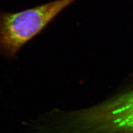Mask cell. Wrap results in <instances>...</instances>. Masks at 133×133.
Wrapping results in <instances>:
<instances>
[{
	"label": "cell",
	"instance_id": "obj_1",
	"mask_svg": "<svg viewBox=\"0 0 133 133\" xmlns=\"http://www.w3.org/2000/svg\"><path fill=\"white\" fill-rule=\"evenodd\" d=\"M77 0H56L17 12L0 11V55L12 60L24 45Z\"/></svg>",
	"mask_w": 133,
	"mask_h": 133
},
{
	"label": "cell",
	"instance_id": "obj_2",
	"mask_svg": "<svg viewBox=\"0 0 133 133\" xmlns=\"http://www.w3.org/2000/svg\"><path fill=\"white\" fill-rule=\"evenodd\" d=\"M84 119L93 133H133V90L86 109Z\"/></svg>",
	"mask_w": 133,
	"mask_h": 133
}]
</instances>
